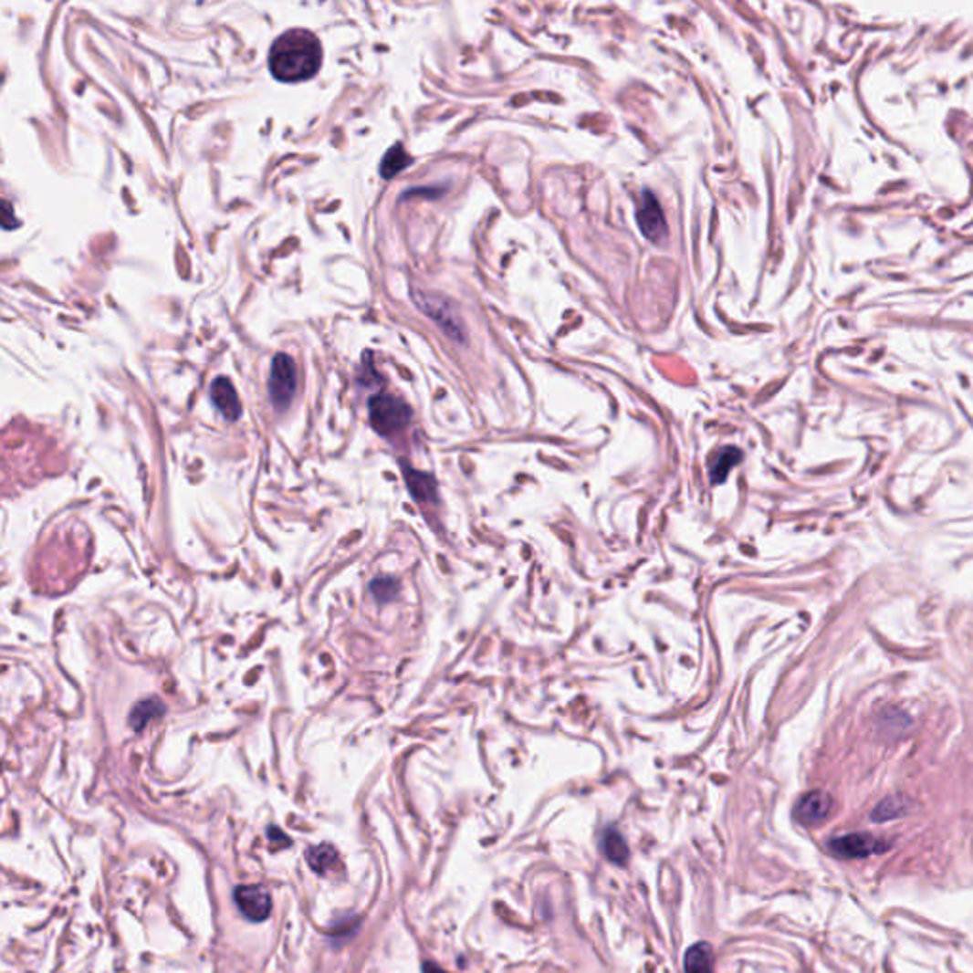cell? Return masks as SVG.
Returning a JSON list of instances; mask_svg holds the SVG:
<instances>
[{"instance_id":"cell-1","label":"cell","mask_w":973,"mask_h":973,"mask_svg":"<svg viewBox=\"0 0 973 973\" xmlns=\"http://www.w3.org/2000/svg\"><path fill=\"white\" fill-rule=\"evenodd\" d=\"M321 59L323 50L318 37L307 29H291L272 42L268 68L277 82L298 84L316 77Z\"/></svg>"},{"instance_id":"cell-2","label":"cell","mask_w":973,"mask_h":973,"mask_svg":"<svg viewBox=\"0 0 973 973\" xmlns=\"http://www.w3.org/2000/svg\"><path fill=\"white\" fill-rule=\"evenodd\" d=\"M413 419L411 407L392 393H379L369 400V423L381 435L402 432Z\"/></svg>"},{"instance_id":"cell-3","label":"cell","mask_w":973,"mask_h":973,"mask_svg":"<svg viewBox=\"0 0 973 973\" xmlns=\"http://www.w3.org/2000/svg\"><path fill=\"white\" fill-rule=\"evenodd\" d=\"M297 392V367L288 354H277L272 360L268 375V396L277 411H286Z\"/></svg>"},{"instance_id":"cell-4","label":"cell","mask_w":973,"mask_h":973,"mask_svg":"<svg viewBox=\"0 0 973 973\" xmlns=\"http://www.w3.org/2000/svg\"><path fill=\"white\" fill-rule=\"evenodd\" d=\"M831 853H835L842 860H863V857L884 853L892 848V842H886L884 839H878L871 832H848V835H841L829 841Z\"/></svg>"},{"instance_id":"cell-5","label":"cell","mask_w":973,"mask_h":973,"mask_svg":"<svg viewBox=\"0 0 973 973\" xmlns=\"http://www.w3.org/2000/svg\"><path fill=\"white\" fill-rule=\"evenodd\" d=\"M414 300H416V307H419L426 316H430L432 321H435L437 326L445 331L447 337L458 342L466 340L462 321L447 298L439 297V295H432V293H414Z\"/></svg>"},{"instance_id":"cell-6","label":"cell","mask_w":973,"mask_h":973,"mask_svg":"<svg viewBox=\"0 0 973 973\" xmlns=\"http://www.w3.org/2000/svg\"><path fill=\"white\" fill-rule=\"evenodd\" d=\"M637 225L648 242L662 244L667 238V221L664 210L658 198L651 191L641 193L637 204Z\"/></svg>"},{"instance_id":"cell-7","label":"cell","mask_w":973,"mask_h":973,"mask_svg":"<svg viewBox=\"0 0 973 973\" xmlns=\"http://www.w3.org/2000/svg\"><path fill=\"white\" fill-rule=\"evenodd\" d=\"M235 903L240 913L251 922H263L272 913V899L267 888L259 884H246L235 890Z\"/></svg>"},{"instance_id":"cell-8","label":"cell","mask_w":973,"mask_h":973,"mask_svg":"<svg viewBox=\"0 0 973 973\" xmlns=\"http://www.w3.org/2000/svg\"><path fill=\"white\" fill-rule=\"evenodd\" d=\"M832 810V799L825 791H810L806 793L795 808V816L802 825L814 827L827 820Z\"/></svg>"},{"instance_id":"cell-9","label":"cell","mask_w":973,"mask_h":973,"mask_svg":"<svg viewBox=\"0 0 973 973\" xmlns=\"http://www.w3.org/2000/svg\"><path fill=\"white\" fill-rule=\"evenodd\" d=\"M212 400L226 421H238L242 416V403L235 384L226 377H219L212 384Z\"/></svg>"},{"instance_id":"cell-10","label":"cell","mask_w":973,"mask_h":973,"mask_svg":"<svg viewBox=\"0 0 973 973\" xmlns=\"http://www.w3.org/2000/svg\"><path fill=\"white\" fill-rule=\"evenodd\" d=\"M405 485L414 500L419 502H435L437 500V481L432 474L414 470L407 465L402 466Z\"/></svg>"},{"instance_id":"cell-11","label":"cell","mask_w":973,"mask_h":973,"mask_svg":"<svg viewBox=\"0 0 973 973\" xmlns=\"http://www.w3.org/2000/svg\"><path fill=\"white\" fill-rule=\"evenodd\" d=\"M164 713H166V706L162 704L158 698H147L133 706L130 713V727L135 732H141L149 723L160 719Z\"/></svg>"},{"instance_id":"cell-12","label":"cell","mask_w":973,"mask_h":973,"mask_svg":"<svg viewBox=\"0 0 973 973\" xmlns=\"http://www.w3.org/2000/svg\"><path fill=\"white\" fill-rule=\"evenodd\" d=\"M307 863L310 865V869L318 874H328L330 871H335L340 862H339V852L335 846L331 844H318V846H312L309 852H307Z\"/></svg>"},{"instance_id":"cell-13","label":"cell","mask_w":973,"mask_h":973,"mask_svg":"<svg viewBox=\"0 0 973 973\" xmlns=\"http://www.w3.org/2000/svg\"><path fill=\"white\" fill-rule=\"evenodd\" d=\"M685 973H713V951L707 943H696L688 948Z\"/></svg>"},{"instance_id":"cell-14","label":"cell","mask_w":973,"mask_h":973,"mask_svg":"<svg viewBox=\"0 0 973 973\" xmlns=\"http://www.w3.org/2000/svg\"><path fill=\"white\" fill-rule=\"evenodd\" d=\"M739 460H741V451L739 449H736V447L721 449L719 453L715 455V458L711 462V468H709L711 481L713 483L727 481V476L730 474V470L738 465Z\"/></svg>"},{"instance_id":"cell-15","label":"cell","mask_w":973,"mask_h":973,"mask_svg":"<svg viewBox=\"0 0 973 973\" xmlns=\"http://www.w3.org/2000/svg\"><path fill=\"white\" fill-rule=\"evenodd\" d=\"M603 852L607 855V860H611L616 865H625L630 860L628 842H625L620 832L612 827H609L603 835Z\"/></svg>"},{"instance_id":"cell-16","label":"cell","mask_w":973,"mask_h":973,"mask_svg":"<svg viewBox=\"0 0 973 973\" xmlns=\"http://www.w3.org/2000/svg\"><path fill=\"white\" fill-rule=\"evenodd\" d=\"M409 164H411V156L405 152V149L402 145H393L384 154V160L381 164V173L384 179H392L393 175L403 172Z\"/></svg>"},{"instance_id":"cell-17","label":"cell","mask_w":973,"mask_h":973,"mask_svg":"<svg viewBox=\"0 0 973 973\" xmlns=\"http://www.w3.org/2000/svg\"><path fill=\"white\" fill-rule=\"evenodd\" d=\"M905 812H907V802L905 800H903L901 797H888L873 810L871 818H873V821L880 823V821L895 820V818L903 816Z\"/></svg>"},{"instance_id":"cell-18","label":"cell","mask_w":973,"mask_h":973,"mask_svg":"<svg viewBox=\"0 0 973 973\" xmlns=\"http://www.w3.org/2000/svg\"><path fill=\"white\" fill-rule=\"evenodd\" d=\"M369 591L379 601V603H390V601L400 591V582L392 576H379L373 582H371Z\"/></svg>"},{"instance_id":"cell-19","label":"cell","mask_w":973,"mask_h":973,"mask_svg":"<svg viewBox=\"0 0 973 973\" xmlns=\"http://www.w3.org/2000/svg\"><path fill=\"white\" fill-rule=\"evenodd\" d=\"M423 973H449V971H445L444 968H439L434 962H424L423 964Z\"/></svg>"}]
</instances>
